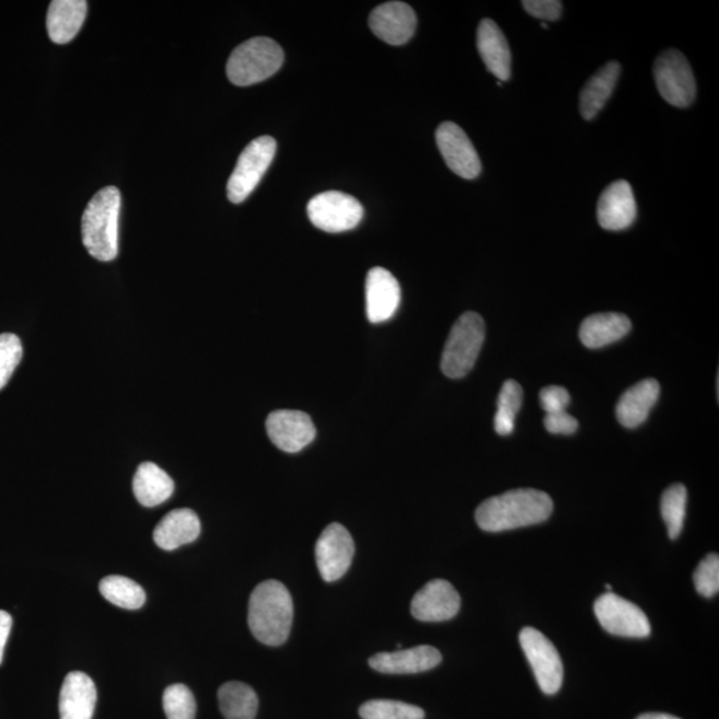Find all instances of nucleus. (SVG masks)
I'll return each instance as SVG.
<instances>
[{
  "label": "nucleus",
  "instance_id": "obj_1",
  "mask_svg": "<svg viewBox=\"0 0 719 719\" xmlns=\"http://www.w3.org/2000/svg\"><path fill=\"white\" fill-rule=\"evenodd\" d=\"M553 501L537 489H514L490 497L476 510L477 525L485 532H506L541 524L550 518Z\"/></svg>",
  "mask_w": 719,
  "mask_h": 719
},
{
  "label": "nucleus",
  "instance_id": "obj_2",
  "mask_svg": "<svg viewBox=\"0 0 719 719\" xmlns=\"http://www.w3.org/2000/svg\"><path fill=\"white\" fill-rule=\"evenodd\" d=\"M293 623V601L281 582L259 583L252 592L248 625L257 641L267 647H280L290 637Z\"/></svg>",
  "mask_w": 719,
  "mask_h": 719
},
{
  "label": "nucleus",
  "instance_id": "obj_3",
  "mask_svg": "<svg viewBox=\"0 0 719 719\" xmlns=\"http://www.w3.org/2000/svg\"><path fill=\"white\" fill-rule=\"evenodd\" d=\"M120 207V190L109 186L101 189L84 210L83 244L96 260L113 262L118 256Z\"/></svg>",
  "mask_w": 719,
  "mask_h": 719
},
{
  "label": "nucleus",
  "instance_id": "obj_4",
  "mask_svg": "<svg viewBox=\"0 0 719 719\" xmlns=\"http://www.w3.org/2000/svg\"><path fill=\"white\" fill-rule=\"evenodd\" d=\"M285 63L279 43L257 36L233 50L227 63V77L239 88L256 84L275 76Z\"/></svg>",
  "mask_w": 719,
  "mask_h": 719
},
{
  "label": "nucleus",
  "instance_id": "obj_5",
  "mask_svg": "<svg viewBox=\"0 0 719 719\" xmlns=\"http://www.w3.org/2000/svg\"><path fill=\"white\" fill-rule=\"evenodd\" d=\"M485 340V323L476 312H466L454 323L442 352L441 371L450 379L466 376L475 367Z\"/></svg>",
  "mask_w": 719,
  "mask_h": 719
},
{
  "label": "nucleus",
  "instance_id": "obj_6",
  "mask_svg": "<svg viewBox=\"0 0 719 719\" xmlns=\"http://www.w3.org/2000/svg\"><path fill=\"white\" fill-rule=\"evenodd\" d=\"M276 149H278V144L270 137L257 138L245 147L232 172L229 186H227V194L232 202L239 205L254 193L272 163Z\"/></svg>",
  "mask_w": 719,
  "mask_h": 719
},
{
  "label": "nucleus",
  "instance_id": "obj_7",
  "mask_svg": "<svg viewBox=\"0 0 719 719\" xmlns=\"http://www.w3.org/2000/svg\"><path fill=\"white\" fill-rule=\"evenodd\" d=\"M657 89L674 107L686 108L696 100V79L689 61L677 50L662 53L654 63Z\"/></svg>",
  "mask_w": 719,
  "mask_h": 719
},
{
  "label": "nucleus",
  "instance_id": "obj_8",
  "mask_svg": "<svg viewBox=\"0 0 719 719\" xmlns=\"http://www.w3.org/2000/svg\"><path fill=\"white\" fill-rule=\"evenodd\" d=\"M520 645L531 663L541 691L548 696L558 693L563 686L564 665L555 645L531 626L521 630Z\"/></svg>",
  "mask_w": 719,
  "mask_h": 719
},
{
  "label": "nucleus",
  "instance_id": "obj_9",
  "mask_svg": "<svg viewBox=\"0 0 719 719\" xmlns=\"http://www.w3.org/2000/svg\"><path fill=\"white\" fill-rule=\"evenodd\" d=\"M306 212L313 225L330 233L353 230L364 214L359 200L339 190H328L315 196L309 202Z\"/></svg>",
  "mask_w": 719,
  "mask_h": 719
},
{
  "label": "nucleus",
  "instance_id": "obj_10",
  "mask_svg": "<svg viewBox=\"0 0 719 719\" xmlns=\"http://www.w3.org/2000/svg\"><path fill=\"white\" fill-rule=\"evenodd\" d=\"M594 613L602 628L613 636L645 638L651 633L647 614L614 593L602 594L594 602Z\"/></svg>",
  "mask_w": 719,
  "mask_h": 719
},
{
  "label": "nucleus",
  "instance_id": "obj_11",
  "mask_svg": "<svg viewBox=\"0 0 719 719\" xmlns=\"http://www.w3.org/2000/svg\"><path fill=\"white\" fill-rule=\"evenodd\" d=\"M355 556V543L341 524L328 525L316 543V563L325 582L340 580L347 573Z\"/></svg>",
  "mask_w": 719,
  "mask_h": 719
},
{
  "label": "nucleus",
  "instance_id": "obj_12",
  "mask_svg": "<svg viewBox=\"0 0 719 719\" xmlns=\"http://www.w3.org/2000/svg\"><path fill=\"white\" fill-rule=\"evenodd\" d=\"M436 141L448 167L463 179H476L482 174V160L468 135L456 123H441Z\"/></svg>",
  "mask_w": 719,
  "mask_h": 719
},
{
  "label": "nucleus",
  "instance_id": "obj_13",
  "mask_svg": "<svg viewBox=\"0 0 719 719\" xmlns=\"http://www.w3.org/2000/svg\"><path fill=\"white\" fill-rule=\"evenodd\" d=\"M266 427L270 441L287 453L303 451L316 438L311 417L301 410H275L268 416Z\"/></svg>",
  "mask_w": 719,
  "mask_h": 719
},
{
  "label": "nucleus",
  "instance_id": "obj_14",
  "mask_svg": "<svg viewBox=\"0 0 719 719\" xmlns=\"http://www.w3.org/2000/svg\"><path fill=\"white\" fill-rule=\"evenodd\" d=\"M461 599L451 582L433 580L415 594L410 613L422 623H442L457 616Z\"/></svg>",
  "mask_w": 719,
  "mask_h": 719
},
{
  "label": "nucleus",
  "instance_id": "obj_15",
  "mask_svg": "<svg viewBox=\"0 0 719 719\" xmlns=\"http://www.w3.org/2000/svg\"><path fill=\"white\" fill-rule=\"evenodd\" d=\"M417 26V16L409 4L389 2L378 5L370 16V27L379 39L392 46L410 40Z\"/></svg>",
  "mask_w": 719,
  "mask_h": 719
},
{
  "label": "nucleus",
  "instance_id": "obj_16",
  "mask_svg": "<svg viewBox=\"0 0 719 719\" xmlns=\"http://www.w3.org/2000/svg\"><path fill=\"white\" fill-rule=\"evenodd\" d=\"M367 316L373 324L390 320L402 301V288L389 269L372 268L366 282Z\"/></svg>",
  "mask_w": 719,
  "mask_h": 719
},
{
  "label": "nucleus",
  "instance_id": "obj_17",
  "mask_svg": "<svg viewBox=\"0 0 719 719\" xmlns=\"http://www.w3.org/2000/svg\"><path fill=\"white\" fill-rule=\"evenodd\" d=\"M637 202L631 186L626 181H617L601 194L598 205V219L602 229L624 231L635 223Z\"/></svg>",
  "mask_w": 719,
  "mask_h": 719
},
{
  "label": "nucleus",
  "instance_id": "obj_18",
  "mask_svg": "<svg viewBox=\"0 0 719 719\" xmlns=\"http://www.w3.org/2000/svg\"><path fill=\"white\" fill-rule=\"evenodd\" d=\"M442 661L440 651L428 645L407 650L379 653L371 657L370 666L384 674H416L428 672L439 666Z\"/></svg>",
  "mask_w": 719,
  "mask_h": 719
},
{
  "label": "nucleus",
  "instance_id": "obj_19",
  "mask_svg": "<svg viewBox=\"0 0 719 719\" xmlns=\"http://www.w3.org/2000/svg\"><path fill=\"white\" fill-rule=\"evenodd\" d=\"M97 691L88 674L71 672L66 675L59 696L60 719H92Z\"/></svg>",
  "mask_w": 719,
  "mask_h": 719
},
{
  "label": "nucleus",
  "instance_id": "obj_20",
  "mask_svg": "<svg viewBox=\"0 0 719 719\" xmlns=\"http://www.w3.org/2000/svg\"><path fill=\"white\" fill-rule=\"evenodd\" d=\"M477 48L488 71L506 82L512 73V54L506 35L494 21L484 20L478 24Z\"/></svg>",
  "mask_w": 719,
  "mask_h": 719
},
{
  "label": "nucleus",
  "instance_id": "obj_21",
  "mask_svg": "<svg viewBox=\"0 0 719 719\" xmlns=\"http://www.w3.org/2000/svg\"><path fill=\"white\" fill-rule=\"evenodd\" d=\"M200 520L194 510L175 509L159 522L153 531V541L160 549L175 550L194 543L200 536Z\"/></svg>",
  "mask_w": 719,
  "mask_h": 719
},
{
  "label": "nucleus",
  "instance_id": "obj_22",
  "mask_svg": "<svg viewBox=\"0 0 719 719\" xmlns=\"http://www.w3.org/2000/svg\"><path fill=\"white\" fill-rule=\"evenodd\" d=\"M659 397L660 384L654 379H645L633 385L617 404L616 414L621 426L630 429L641 426Z\"/></svg>",
  "mask_w": 719,
  "mask_h": 719
},
{
  "label": "nucleus",
  "instance_id": "obj_23",
  "mask_svg": "<svg viewBox=\"0 0 719 719\" xmlns=\"http://www.w3.org/2000/svg\"><path fill=\"white\" fill-rule=\"evenodd\" d=\"M630 329L631 322L623 313H595L583 320L580 339L587 348L598 349L623 339Z\"/></svg>",
  "mask_w": 719,
  "mask_h": 719
},
{
  "label": "nucleus",
  "instance_id": "obj_24",
  "mask_svg": "<svg viewBox=\"0 0 719 719\" xmlns=\"http://www.w3.org/2000/svg\"><path fill=\"white\" fill-rule=\"evenodd\" d=\"M88 15L84 0H54L47 12V31L54 43L66 45L78 35Z\"/></svg>",
  "mask_w": 719,
  "mask_h": 719
},
{
  "label": "nucleus",
  "instance_id": "obj_25",
  "mask_svg": "<svg viewBox=\"0 0 719 719\" xmlns=\"http://www.w3.org/2000/svg\"><path fill=\"white\" fill-rule=\"evenodd\" d=\"M621 73L618 61H610L590 78L580 94L582 118L592 120L604 108L616 89Z\"/></svg>",
  "mask_w": 719,
  "mask_h": 719
},
{
  "label": "nucleus",
  "instance_id": "obj_26",
  "mask_svg": "<svg viewBox=\"0 0 719 719\" xmlns=\"http://www.w3.org/2000/svg\"><path fill=\"white\" fill-rule=\"evenodd\" d=\"M132 488L141 506L153 508L170 499L174 494L175 484L156 464L143 463L135 473Z\"/></svg>",
  "mask_w": 719,
  "mask_h": 719
},
{
  "label": "nucleus",
  "instance_id": "obj_27",
  "mask_svg": "<svg viewBox=\"0 0 719 719\" xmlns=\"http://www.w3.org/2000/svg\"><path fill=\"white\" fill-rule=\"evenodd\" d=\"M219 708L225 719H255L259 698L251 686L231 681L220 687Z\"/></svg>",
  "mask_w": 719,
  "mask_h": 719
},
{
  "label": "nucleus",
  "instance_id": "obj_28",
  "mask_svg": "<svg viewBox=\"0 0 719 719\" xmlns=\"http://www.w3.org/2000/svg\"><path fill=\"white\" fill-rule=\"evenodd\" d=\"M100 590L104 599L121 610L137 611L146 604L144 589L127 577L108 576L101 581Z\"/></svg>",
  "mask_w": 719,
  "mask_h": 719
},
{
  "label": "nucleus",
  "instance_id": "obj_29",
  "mask_svg": "<svg viewBox=\"0 0 719 719\" xmlns=\"http://www.w3.org/2000/svg\"><path fill=\"white\" fill-rule=\"evenodd\" d=\"M687 490L685 485L674 484L663 491L661 499V513L668 526L670 540H677L686 514Z\"/></svg>",
  "mask_w": 719,
  "mask_h": 719
},
{
  "label": "nucleus",
  "instance_id": "obj_30",
  "mask_svg": "<svg viewBox=\"0 0 719 719\" xmlns=\"http://www.w3.org/2000/svg\"><path fill=\"white\" fill-rule=\"evenodd\" d=\"M522 404V389L518 381L507 380L503 383L497 402L495 429L500 436H508L514 430L515 416Z\"/></svg>",
  "mask_w": 719,
  "mask_h": 719
},
{
  "label": "nucleus",
  "instance_id": "obj_31",
  "mask_svg": "<svg viewBox=\"0 0 719 719\" xmlns=\"http://www.w3.org/2000/svg\"><path fill=\"white\" fill-rule=\"evenodd\" d=\"M359 715L362 719H424L426 711L419 706L399 703L391 699L368 700L361 706Z\"/></svg>",
  "mask_w": 719,
  "mask_h": 719
},
{
  "label": "nucleus",
  "instance_id": "obj_32",
  "mask_svg": "<svg viewBox=\"0 0 719 719\" xmlns=\"http://www.w3.org/2000/svg\"><path fill=\"white\" fill-rule=\"evenodd\" d=\"M163 709L167 719H195L196 699L186 685H171L163 694Z\"/></svg>",
  "mask_w": 719,
  "mask_h": 719
},
{
  "label": "nucleus",
  "instance_id": "obj_33",
  "mask_svg": "<svg viewBox=\"0 0 719 719\" xmlns=\"http://www.w3.org/2000/svg\"><path fill=\"white\" fill-rule=\"evenodd\" d=\"M22 358L23 347L20 337L12 334L0 335V391L8 385Z\"/></svg>",
  "mask_w": 719,
  "mask_h": 719
},
{
  "label": "nucleus",
  "instance_id": "obj_34",
  "mask_svg": "<svg viewBox=\"0 0 719 719\" xmlns=\"http://www.w3.org/2000/svg\"><path fill=\"white\" fill-rule=\"evenodd\" d=\"M693 579L700 595L715 598L719 590V557L716 553H711L699 563Z\"/></svg>",
  "mask_w": 719,
  "mask_h": 719
},
{
  "label": "nucleus",
  "instance_id": "obj_35",
  "mask_svg": "<svg viewBox=\"0 0 719 719\" xmlns=\"http://www.w3.org/2000/svg\"><path fill=\"white\" fill-rule=\"evenodd\" d=\"M522 5L527 14L541 21L555 22L563 14V3L558 0H524Z\"/></svg>",
  "mask_w": 719,
  "mask_h": 719
},
{
  "label": "nucleus",
  "instance_id": "obj_36",
  "mask_svg": "<svg viewBox=\"0 0 719 719\" xmlns=\"http://www.w3.org/2000/svg\"><path fill=\"white\" fill-rule=\"evenodd\" d=\"M540 402L546 415L557 414V411L567 410L570 403V395L563 386H546V389L540 392Z\"/></svg>",
  "mask_w": 719,
  "mask_h": 719
},
{
  "label": "nucleus",
  "instance_id": "obj_37",
  "mask_svg": "<svg viewBox=\"0 0 719 719\" xmlns=\"http://www.w3.org/2000/svg\"><path fill=\"white\" fill-rule=\"evenodd\" d=\"M545 428L553 434H573L579 429V421L567 410L545 416Z\"/></svg>",
  "mask_w": 719,
  "mask_h": 719
},
{
  "label": "nucleus",
  "instance_id": "obj_38",
  "mask_svg": "<svg viewBox=\"0 0 719 719\" xmlns=\"http://www.w3.org/2000/svg\"><path fill=\"white\" fill-rule=\"evenodd\" d=\"M11 628V614L4 611H0V665H2L3 662L4 649L9 641Z\"/></svg>",
  "mask_w": 719,
  "mask_h": 719
},
{
  "label": "nucleus",
  "instance_id": "obj_39",
  "mask_svg": "<svg viewBox=\"0 0 719 719\" xmlns=\"http://www.w3.org/2000/svg\"><path fill=\"white\" fill-rule=\"evenodd\" d=\"M637 719H680V718L665 715V712H645V715L639 716Z\"/></svg>",
  "mask_w": 719,
  "mask_h": 719
},
{
  "label": "nucleus",
  "instance_id": "obj_40",
  "mask_svg": "<svg viewBox=\"0 0 719 719\" xmlns=\"http://www.w3.org/2000/svg\"><path fill=\"white\" fill-rule=\"evenodd\" d=\"M606 590H610V592L612 593V587L611 585H606Z\"/></svg>",
  "mask_w": 719,
  "mask_h": 719
}]
</instances>
